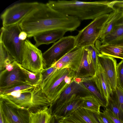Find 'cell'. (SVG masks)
I'll return each mask as SVG.
<instances>
[{"instance_id": "29", "label": "cell", "mask_w": 123, "mask_h": 123, "mask_svg": "<svg viewBox=\"0 0 123 123\" xmlns=\"http://www.w3.org/2000/svg\"><path fill=\"white\" fill-rule=\"evenodd\" d=\"M84 48L87 51L88 62L93 66L96 72L99 63L98 54L99 52L95 45H89Z\"/></svg>"}, {"instance_id": "16", "label": "cell", "mask_w": 123, "mask_h": 123, "mask_svg": "<svg viewBox=\"0 0 123 123\" xmlns=\"http://www.w3.org/2000/svg\"><path fill=\"white\" fill-rule=\"evenodd\" d=\"M59 123H99L92 112L80 107L66 117L60 119Z\"/></svg>"}, {"instance_id": "25", "label": "cell", "mask_w": 123, "mask_h": 123, "mask_svg": "<svg viewBox=\"0 0 123 123\" xmlns=\"http://www.w3.org/2000/svg\"><path fill=\"white\" fill-rule=\"evenodd\" d=\"M18 66L25 75L27 82L34 87L41 85L42 81L41 72H32L24 68L21 64L16 62Z\"/></svg>"}, {"instance_id": "21", "label": "cell", "mask_w": 123, "mask_h": 123, "mask_svg": "<svg viewBox=\"0 0 123 123\" xmlns=\"http://www.w3.org/2000/svg\"><path fill=\"white\" fill-rule=\"evenodd\" d=\"M123 40V16L114 25L111 32L102 40H97L96 43L101 45L113 43Z\"/></svg>"}, {"instance_id": "12", "label": "cell", "mask_w": 123, "mask_h": 123, "mask_svg": "<svg viewBox=\"0 0 123 123\" xmlns=\"http://www.w3.org/2000/svg\"><path fill=\"white\" fill-rule=\"evenodd\" d=\"M75 94H78L81 96L92 94L82 83H77L74 81V79L59 97L52 103L49 107V110L54 109Z\"/></svg>"}, {"instance_id": "24", "label": "cell", "mask_w": 123, "mask_h": 123, "mask_svg": "<svg viewBox=\"0 0 123 123\" xmlns=\"http://www.w3.org/2000/svg\"><path fill=\"white\" fill-rule=\"evenodd\" d=\"M82 102L80 107L90 111L94 114H99L101 106L95 97L92 94L81 97Z\"/></svg>"}, {"instance_id": "10", "label": "cell", "mask_w": 123, "mask_h": 123, "mask_svg": "<svg viewBox=\"0 0 123 123\" xmlns=\"http://www.w3.org/2000/svg\"><path fill=\"white\" fill-rule=\"evenodd\" d=\"M13 63L14 68L12 71H8L4 69L0 72V90L28 83L25 75L17 64L16 61L15 60Z\"/></svg>"}, {"instance_id": "11", "label": "cell", "mask_w": 123, "mask_h": 123, "mask_svg": "<svg viewBox=\"0 0 123 123\" xmlns=\"http://www.w3.org/2000/svg\"><path fill=\"white\" fill-rule=\"evenodd\" d=\"M83 51L84 48L75 47L52 64L57 69L68 68L75 73L81 62Z\"/></svg>"}, {"instance_id": "32", "label": "cell", "mask_w": 123, "mask_h": 123, "mask_svg": "<svg viewBox=\"0 0 123 123\" xmlns=\"http://www.w3.org/2000/svg\"><path fill=\"white\" fill-rule=\"evenodd\" d=\"M117 86L123 90V60L117 66Z\"/></svg>"}, {"instance_id": "6", "label": "cell", "mask_w": 123, "mask_h": 123, "mask_svg": "<svg viewBox=\"0 0 123 123\" xmlns=\"http://www.w3.org/2000/svg\"><path fill=\"white\" fill-rule=\"evenodd\" d=\"M75 36L63 37L43 53L44 68L51 66L60 57L75 47Z\"/></svg>"}, {"instance_id": "1", "label": "cell", "mask_w": 123, "mask_h": 123, "mask_svg": "<svg viewBox=\"0 0 123 123\" xmlns=\"http://www.w3.org/2000/svg\"><path fill=\"white\" fill-rule=\"evenodd\" d=\"M80 20L73 16L64 14L52 8L47 3H39L18 24L27 37L55 30L72 32L80 26Z\"/></svg>"}, {"instance_id": "26", "label": "cell", "mask_w": 123, "mask_h": 123, "mask_svg": "<svg viewBox=\"0 0 123 123\" xmlns=\"http://www.w3.org/2000/svg\"><path fill=\"white\" fill-rule=\"evenodd\" d=\"M101 104V106L106 107L107 105L105 99L100 93L92 80H88L81 83Z\"/></svg>"}, {"instance_id": "5", "label": "cell", "mask_w": 123, "mask_h": 123, "mask_svg": "<svg viewBox=\"0 0 123 123\" xmlns=\"http://www.w3.org/2000/svg\"><path fill=\"white\" fill-rule=\"evenodd\" d=\"M109 14L100 16L94 19L76 36L75 46L84 48L94 45L109 17Z\"/></svg>"}, {"instance_id": "23", "label": "cell", "mask_w": 123, "mask_h": 123, "mask_svg": "<svg viewBox=\"0 0 123 123\" xmlns=\"http://www.w3.org/2000/svg\"><path fill=\"white\" fill-rule=\"evenodd\" d=\"M123 16V11L118 10H114L109 13V18L97 40H101L109 34L112 30L114 25Z\"/></svg>"}, {"instance_id": "38", "label": "cell", "mask_w": 123, "mask_h": 123, "mask_svg": "<svg viewBox=\"0 0 123 123\" xmlns=\"http://www.w3.org/2000/svg\"><path fill=\"white\" fill-rule=\"evenodd\" d=\"M60 119L55 116L52 115H51L48 123H59V121Z\"/></svg>"}, {"instance_id": "41", "label": "cell", "mask_w": 123, "mask_h": 123, "mask_svg": "<svg viewBox=\"0 0 123 123\" xmlns=\"http://www.w3.org/2000/svg\"><path fill=\"white\" fill-rule=\"evenodd\" d=\"M0 123H5L3 117L1 113L0 115Z\"/></svg>"}, {"instance_id": "37", "label": "cell", "mask_w": 123, "mask_h": 123, "mask_svg": "<svg viewBox=\"0 0 123 123\" xmlns=\"http://www.w3.org/2000/svg\"><path fill=\"white\" fill-rule=\"evenodd\" d=\"M112 8L114 10H118L123 11V0L113 1Z\"/></svg>"}, {"instance_id": "7", "label": "cell", "mask_w": 123, "mask_h": 123, "mask_svg": "<svg viewBox=\"0 0 123 123\" xmlns=\"http://www.w3.org/2000/svg\"><path fill=\"white\" fill-rule=\"evenodd\" d=\"M39 3L37 2L20 3L7 8L1 16L3 26L19 24Z\"/></svg>"}, {"instance_id": "28", "label": "cell", "mask_w": 123, "mask_h": 123, "mask_svg": "<svg viewBox=\"0 0 123 123\" xmlns=\"http://www.w3.org/2000/svg\"><path fill=\"white\" fill-rule=\"evenodd\" d=\"M106 107L110 109L117 117L123 121V111L118 101L115 91H114L113 95L109 98Z\"/></svg>"}, {"instance_id": "33", "label": "cell", "mask_w": 123, "mask_h": 123, "mask_svg": "<svg viewBox=\"0 0 123 123\" xmlns=\"http://www.w3.org/2000/svg\"><path fill=\"white\" fill-rule=\"evenodd\" d=\"M57 69L55 66L52 64L49 68H44L41 72L42 77V81L41 85L55 72Z\"/></svg>"}, {"instance_id": "17", "label": "cell", "mask_w": 123, "mask_h": 123, "mask_svg": "<svg viewBox=\"0 0 123 123\" xmlns=\"http://www.w3.org/2000/svg\"><path fill=\"white\" fill-rule=\"evenodd\" d=\"M32 93V103L29 109L30 112H37L51 105L52 102L43 92L41 85L34 87Z\"/></svg>"}, {"instance_id": "36", "label": "cell", "mask_w": 123, "mask_h": 123, "mask_svg": "<svg viewBox=\"0 0 123 123\" xmlns=\"http://www.w3.org/2000/svg\"><path fill=\"white\" fill-rule=\"evenodd\" d=\"M115 91L119 103L123 111V90L117 86Z\"/></svg>"}, {"instance_id": "35", "label": "cell", "mask_w": 123, "mask_h": 123, "mask_svg": "<svg viewBox=\"0 0 123 123\" xmlns=\"http://www.w3.org/2000/svg\"><path fill=\"white\" fill-rule=\"evenodd\" d=\"M94 114L99 123H112L107 116L103 112H100L99 114Z\"/></svg>"}, {"instance_id": "2", "label": "cell", "mask_w": 123, "mask_h": 123, "mask_svg": "<svg viewBox=\"0 0 123 123\" xmlns=\"http://www.w3.org/2000/svg\"><path fill=\"white\" fill-rule=\"evenodd\" d=\"M53 9L80 20H93L114 11L112 1H81L76 0H49L47 3Z\"/></svg>"}, {"instance_id": "3", "label": "cell", "mask_w": 123, "mask_h": 123, "mask_svg": "<svg viewBox=\"0 0 123 123\" xmlns=\"http://www.w3.org/2000/svg\"><path fill=\"white\" fill-rule=\"evenodd\" d=\"M75 77V72L68 68L57 69L41 86L43 92L52 103Z\"/></svg>"}, {"instance_id": "14", "label": "cell", "mask_w": 123, "mask_h": 123, "mask_svg": "<svg viewBox=\"0 0 123 123\" xmlns=\"http://www.w3.org/2000/svg\"><path fill=\"white\" fill-rule=\"evenodd\" d=\"M99 62L103 68L112 90L117 86L116 60L112 57L102 54H98Z\"/></svg>"}, {"instance_id": "13", "label": "cell", "mask_w": 123, "mask_h": 123, "mask_svg": "<svg viewBox=\"0 0 123 123\" xmlns=\"http://www.w3.org/2000/svg\"><path fill=\"white\" fill-rule=\"evenodd\" d=\"M81 97L78 94L74 95L56 108L49 110L51 115L60 119L69 116L80 107L82 102Z\"/></svg>"}, {"instance_id": "18", "label": "cell", "mask_w": 123, "mask_h": 123, "mask_svg": "<svg viewBox=\"0 0 123 123\" xmlns=\"http://www.w3.org/2000/svg\"><path fill=\"white\" fill-rule=\"evenodd\" d=\"M32 91L23 92L18 97L0 95V98L2 99L7 104L11 107L29 110L32 103Z\"/></svg>"}, {"instance_id": "9", "label": "cell", "mask_w": 123, "mask_h": 123, "mask_svg": "<svg viewBox=\"0 0 123 123\" xmlns=\"http://www.w3.org/2000/svg\"><path fill=\"white\" fill-rule=\"evenodd\" d=\"M0 98V113L5 123H30V112L28 109L13 107Z\"/></svg>"}, {"instance_id": "27", "label": "cell", "mask_w": 123, "mask_h": 123, "mask_svg": "<svg viewBox=\"0 0 123 123\" xmlns=\"http://www.w3.org/2000/svg\"><path fill=\"white\" fill-rule=\"evenodd\" d=\"M51 115L49 108L36 112H30V123H48Z\"/></svg>"}, {"instance_id": "30", "label": "cell", "mask_w": 123, "mask_h": 123, "mask_svg": "<svg viewBox=\"0 0 123 123\" xmlns=\"http://www.w3.org/2000/svg\"><path fill=\"white\" fill-rule=\"evenodd\" d=\"M34 87L29 83H25L16 86L5 90H0V95H6L13 92L30 89Z\"/></svg>"}, {"instance_id": "20", "label": "cell", "mask_w": 123, "mask_h": 123, "mask_svg": "<svg viewBox=\"0 0 123 123\" xmlns=\"http://www.w3.org/2000/svg\"><path fill=\"white\" fill-rule=\"evenodd\" d=\"M95 45L100 53L123 60V40L105 45L96 43Z\"/></svg>"}, {"instance_id": "15", "label": "cell", "mask_w": 123, "mask_h": 123, "mask_svg": "<svg viewBox=\"0 0 123 123\" xmlns=\"http://www.w3.org/2000/svg\"><path fill=\"white\" fill-rule=\"evenodd\" d=\"M92 80L108 103L109 99L113 95L114 91L99 62L97 68L94 75L92 77Z\"/></svg>"}, {"instance_id": "39", "label": "cell", "mask_w": 123, "mask_h": 123, "mask_svg": "<svg viewBox=\"0 0 123 123\" xmlns=\"http://www.w3.org/2000/svg\"><path fill=\"white\" fill-rule=\"evenodd\" d=\"M27 37V34L25 32L22 31L19 35V38L22 41H25Z\"/></svg>"}, {"instance_id": "22", "label": "cell", "mask_w": 123, "mask_h": 123, "mask_svg": "<svg viewBox=\"0 0 123 123\" xmlns=\"http://www.w3.org/2000/svg\"><path fill=\"white\" fill-rule=\"evenodd\" d=\"M87 51L85 48L82 58L79 67L75 73V77H92L95 71L93 66L88 62L87 59Z\"/></svg>"}, {"instance_id": "34", "label": "cell", "mask_w": 123, "mask_h": 123, "mask_svg": "<svg viewBox=\"0 0 123 123\" xmlns=\"http://www.w3.org/2000/svg\"><path fill=\"white\" fill-rule=\"evenodd\" d=\"M102 111L106 114L112 123H123V121L117 117L108 107L104 108Z\"/></svg>"}, {"instance_id": "19", "label": "cell", "mask_w": 123, "mask_h": 123, "mask_svg": "<svg viewBox=\"0 0 123 123\" xmlns=\"http://www.w3.org/2000/svg\"><path fill=\"white\" fill-rule=\"evenodd\" d=\"M67 31L62 30L49 31L38 34L34 37L37 47L43 44L48 45L54 43L63 36Z\"/></svg>"}, {"instance_id": "8", "label": "cell", "mask_w": 123, "mask_h": 123, "mask_svg": "<svg viewBox=\"0 0 123 123\" xmlns=\"http://www.w3.org/2000/svg\"><path fill=\"white\" fill-rule=\"evenodd\" d=\"M21 64L34 73L41 72L44 69L41 51L28 39L25 41Z\"/></svg>"}, {"instance_id": "4", "label": "cell", "mask_w": 123, "mask_h": 123, "mask_svg": "<svg viewBox=\"0 0 123 123\" xmlns=\"http://www.w3.org/2000/svg\"><path fill=\"white\" fill-rule=\"evenodd\" d=\"M22 31L18 24L2 26L0 29V42L11 56L20 64L25 41L19 38V35Z\"/></svg>"}, {"instance_id": "40", "label": "cell", "mask_w": 123, "mask_h": 123, "mask_svg": "<svg viewBox=\"0 0 123 123\" xmlns=\"http://www.w3.org/2000/svg\"><path fill=\"white\" fill-rule=\"evenodd\" d=\"M14 67V64L13 62H12L6 64L5 66V69L8 71H10L13 69Z\"/></svg>"}, {"instance_id": "31", "label": "cell", "mask_w": 123, "mask_h": 123, "mask_svg": "<svg viewBox=\"0 0 123 123\" xmlns=\"http://www.w3.org/2000/svg\"><path fill=\"white\" fill-rule=\"evenodd\" d=\"M0 43V70L1 72L5 69V63L6 61L12 57L2 43L1 42Z\"/></svg>"}]
</instances>
